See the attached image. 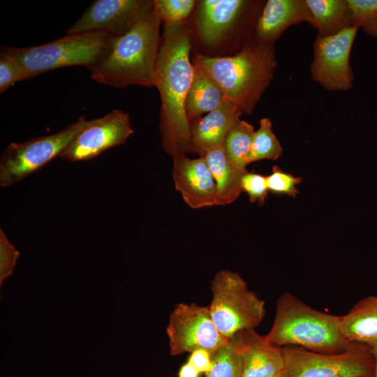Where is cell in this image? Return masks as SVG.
<instances>
[{"label": "cell", "instance_id": "d6986e66", "mask_svg": "<svg viewBox=\"0 0 377 377\" xmlns=\"http://www.w3.org/2000/svg\"><path fill=\"white\" fill-rule=\"evenodd\" d=\"M201 157L207 163L215 181L217 205L233 202L242 192V178L247 170L236 165L223 145L208 150Z\"/></svg>", "mask_w": 377, "mask_h": 377}, {"label": "cell", "instance_id": "836d02e7", "mask_svg": "<svg viewBox=\"0 0 377 377\" xmlns=\"http://www.w3.org/2000/svg\"><path fill=\"white\" fill-rule=\"evenodd\" d=\"M273 377H288V374H287L286 371L285 369L283 371L281 372L280 374H277V375H276V376H274Z\"/></svg>", "mask_w": 377, "mask_h": 377}, {"label": "cell", "instance_id": "484cf974", "mask_svg": "<svg viewBox=\"0 0 377 377\" xmlns=\"http://www.w3.org/2000/svg\"><path fill=\"white\" fill-rule=\"evenodd\" d=\"M353 24L377 38V0H347Z\"/></svg>", "mask_w": 377, "mask_h": 377}, {"label": "cell", "instance_id": "9a60e30c", "mask_svg": "<svg viewBox=\"0 0 377 377\" xmlns=\"http://www.w3.org/2000/svg\"><path fill=\"white\" fill-rule=\"evenodd\" d=\"M242 356V377H273L285 370L283 348L267 341L255 329L241 331L232 337Z\"/></svg>", "mask_w": 377, "mask_h": 377}, {"label": "cell", "instance_id": "e575fe53", "mask_svg": "<svg viewBox=\"0 0 377 377\" xmlns=\"http://www.w3.org/2000/svg\"><path fill=\"white\" fill-rule=\"evenodd\" d=\"M10 377H17V376H10Z\"/></svg>", "mask_w": 377, "mask_h": 377}, {"label": "cell", "instance_id": "7c38bea8", "mask_svg": "<svg viewBox=\"0 0 377 377\" xmlns=\"http://www.w3.org/2000/svg\"><path fill=\"white\" fill-rule=\"evenodd\" d=\"M153 9L151 0H96L66 33L100 31L120 36L128 32Z\"/></svg>", "mask_w": 377, "mask_h": 377}, {"label": "cell", "instance_id": "f546056e", "mask_svg": "<svg viewBox=\"0 0 377 377\" xmlns=\"http://www.w3.org/2000/svg\"><path fill=\"white\" fill-rule=\"evenodd\" d=\"M19 251L8 239L3 230L0 229V285L13 272Z\"/></svg>", "mask_w": 377, "mask_h": 377}, {"label": "cell", "instance_id": "7a4b0ae2", "mask_svg": "<svg viewBox=\"0 0 377 377\" xmlns=\"http://www.w3.org/2000/svg\"><path fill=\"white\" fill-rule=\"evenodd\" d=\"M274 50V45L253 39L232 56L197 54L194 65L217 84L226 99L242 114H251L274 77L277 65Z\"/></svg>", "mask_w": 377, "mask_h": 377}, {"label": "cell", "instance_id": "603a6c76", "mask_svg": "<svg viewBox=\"0 0 377 377\" xmlns=\"http://www.w3.org/2000/svg\"><path fill=\"white\" fill-rule=\"evenodd\" d=\"M282 154V147L272 131V124L269 118L260 120V126L255 131L250 152L248 156L249 163L261 161L278 159Z\"/></svg>", "mask_w": 377, "mask_h": 377}, {"label": "cell", "instance_id": "5bb4252c", "mask_svg": "<svg viewBox=\"0 0 377 377\" xmlns=\"http://www.w3.org/2000/svg\"><path fill=\"white\" fill-rule=\"evenodd\" d=\"M172 177L175 188L193 209L217 205L216 185L202 157L190 158L185 154L173 156Z\"/></svg>", "mask_w": 377, "mask_h": 377}, {"label": "cell", "instance_id": "6da1fadb", "mask_svg": "<svg viewBox=\"0 0 377 377\" xmlns=\"http://www.w3.org/2000/svg\"><path fill=\"white\" fill-rule=\"evenodd\" d=\"M191 31L187 22L165 24L155 68L154 86L160 94V129L165 151L172 157L193 152L185 99L194 66L190 61Z\"/></svg>", "mask_w": 377, "mask_h": 377}, {"label": "cell", "instance_id": "44dd1931", "mask_svg": "<svg viewBox=\"0 0 377 377\" xmlns=\"http://www.w3.org/2000/svg\"><path fill=\"white\" fill-rule=\"evenodd\" d=\"M306 3L311 15L310 24L318 36H333L355 27L347 0H306Z\"/></svg>", "mask_w": 377, "mask_h": 377}, {"label": "cell", "instance_id": "d4e9b609", "mask_svg": "<svg viewBox=\"0 0 377 377\" xmlns=\"http://www.w3.org/2000/svg\"><path fill=\"white\" fill-rule=\"evenodd\" d=\"M197 1L195 0H154V8L165 24L186 22Z\"/></svg>", "mask_w": 377, "mask_h": 377}, {"label": "cell", "instance_id": "ba28073f", "mask_svg": "<svg viewBox=\"0 0 377 377\" xmlns=\"http://www.w3.org/2000/svg\"><path fill=\"white\" fill-rule=\"evenodd\" d=\"M288 377H374L371 348L354 343L339 353H322L295 346L283 347Z\"/></svg>", "mask_w": 377, "mask_h": 377}, {"label": "cell", "instance_id": "8fae6325", "mask_svg": "<svg viewBox=\"0 0 377 377\" xmlns=\"http://www.w3.org/2000/svg\"><path fill=\"white\" fill-rule=\"evenodd\" d=\"M263 1L245 0H202L197 1L195 26L205 45L220 43L237 26L256 28Z\"/></svg>", "mask_w": 377, "mask_h": 377}, {"label": "cell", "instance_id": "d6a6232c", "mask_svg": "<svg viewBox=\"0 0 377 377\" xmlns=\"http://www.w3.org/2000/svg\"><path fill=\"white\" fill-rule=\"evenodd\" d=\"M371 353L374 358V377H377V347L371 349Z\"/></svg>", "mask_w": 377, "mask_h": 377}, {"label": "cell", "instance_id": "9c48e42d", "mask_svg": "<svg viewBox=\"0 0 377 377\" xmlns=\"http://www.w3.org/2000/svg\"><path fill=\"white\" fill-rule=\"evenodd\" d=\"M170 353L179 355L197 349L213 354L228 339L218 330L209 306L179 303L170 313L166 327Z\"/></svg>", "mask_w": 377, "mask_h": 377}, {"label": "cell", "instance_id": "2e32d148", "mask_svg": "<svg viewBox=\"0 0 377 377\" xmlns=\"http://www.w3.org/2000/svg\"><path fill=\"white\" fill-rule=\"evenodd\" d=\"M311 15L306 0H268L258 17L254 40L274 45L290 27L302 22L311 23Z\"/></svg>", "mask_w": 377, "mask_h": 377}, {"label": "cell", "instance_id": "cb8c5ba5", "mask_svg": "<svg viewBox=\"0 0 377 377\" xmlns=\"http://www.w3.org/2000/svg\"><path fill=\"white\" fill-rule=\"evenodd\" d=\"M242 353L230 338L212 354V365L206 377H242Z\"/></svg>", "mask_w": 377, "mask_h": 377}, {"label": "cell", "instance_id": "7402d4cb", "mask_svg": "<svg viewBox=\"0 0 377 377\" xmlns=\"http://www.w3.org/2000/svg\"><path fill=\"white\" fill-rule=\"evenodd\" d=\"M255 131L251 124L238 120L225 137L223 148L232 162L242 169L249 164L250 152Z\"/></svg>", "mask_w": 377, "mask_h": 377}, {"label": "cell", "instance_id": "30bf717a", "mask_svg": "<svg viewBox=\"0 0 377 377\" xmlns=\"http://www.w3.org/2000/svg\"><path fill=\"white\" fill-rule=\"evenodd\" d=\"M359 27L347 28L327 37L317 36L313 43L311 75L327 90L346 91L353 86L350 54Z\"/></svg>", "mask_w": 377, "mask_h": 377}, {"label": "cell", "instance_id": "8992f818", "mask_svg": "<svg viewBox=\"0 0 377 377\" xmlns=\"http://www.w3.org/2000/svg\"><path fill=\"white\" fill-rule=\"evenodd\" d=\"M212 299L209 305L213 321L227 339L237 333L255 329L265 314V302L237 272H218L211 283Z\"/></svg>", "mask_w": 377, "mask_h": 377}, {"label": "cell", "instance_id": "4fadbf2b", "mask_svg": "<svg viewBox=\"0 0 377 377\" xmlns=\"http://www.w3.org/2000/svg\"><path fill=\"white\" fill-rule=\"evenodd\" d=\"M133 133L128 114L112 110L103 117L93 119L59 157L71 162L89 161L124 144Z\"/></svg>", "mask_w": 377, "mask_h": 377}, {"label": "cell", "instance_id": "3957f363", "mask_svg": "<svg viewBox=\"0 0 377 377\" xmlns=\"http://www.w3.org/2000/svg\"><path fill=\"white\" fill-rule=\"evenodd\" d=\"M161 21L154 8L128 32L114 37L105 57L89 68L91 77L115 88L154 87Z\"/></svg>", "mask_w": 377, "mask_h": 377}, {"label": "cell", "instance_id": "4dcf8cb0", "mask_svg": "<svg viewBox=\"0 0 377 377\" xmlns=\"http://www.w3.org/2000/svg\"><path fill=\"white\" fill-rule=\"evenodd\" d=\"M200 374L209 372L212 365V354L205 349H197L191 353L188 361Z\"/></svg>", "mask_w": 377, "mask_h": 377}, {"label": "cell", "instance_id": "1f68e13d", "mask_svg": "<svg viewBox=\"0 0 377 377\" xmlns=\"http://www.w3.org/2000/svg\"><path fill=\"white\" fill-rule=\"evenodd\" d=\"M200 374L199 371L187 362L181 367L178 377H199Z\"/></svg>", "mask_w": 377, "mask_h": 377}, {"label": "cell", "instance_id": "83f0119b", "mask_svg": "<svg viewBox=\"0 0 377 377\" xmlns=\"http://www.w3.org/2000/svg\"><path fill=\"white\" fill-rule=\"evenodd\" d=\"M27 80L19 62L3 47L0 52V93L5 92L12 84Z\"/></svg>", "mask_w": 377, "mask_h": 377}, {"label": "cell", "instance_id": "ffe728a7", "mask_svg": "<svg viewBox=\"0 0 377 377\" xmlns=\"http://www.w3.org/2000/svg\"><path fill=\"white\" fill-rule=\"evenodd\" d=\"M193 66V80L184 104L188 121L217 109L226 100L217 84L203 70Z\"/></svg>", "mask_w": 377, "mask_h": 377}, {"label": "cell", "instance_id": "e0dca14e", "mask_svg": "<svg viewBox=\"0 0 377 377\" xmlns=\"http://www.w3.org/2000/svg\"><path fill=\"white\" fill-rule=\"evenodd\" d=\"M242 113L230 101L225 100L217 109L202 117L189 121L193 152L201 157L206 151L223 145L232 126L239 120Z\"/></svg>", "mask_w": 377, "mask_h": 377}, {"label": "cell", "instance_id": "277c9868", "mask_svg": "<svg viewBox=\"0 0 377 377\" xmlns=\"http://www.w3.org/2000/svg\"><path fill=\"white\" fill-rule=\"evenodd\" d=\"M275 312L272 326L265 335L267 341L273 345L339 353L354 344L342 334L340 316L317 310L290 293L279 297Z\"/></svg>", "mask_w": 377, "mask_h": 377}, {"label": "cell", "instance_id": "ac0fdd59", "mask_svg": "<svg viewBox=\"0 0 377 377\" xmlns=\"http://www.w3.org/2000/svg\"><path fill=\"white\" fill-rule=\"evenodd\" d=\"M340 327L349 343L371 350L377 347V295L360 300L346 314L340 316Z\"/></svg>", "mask_w": 377, "mask_h": 377}, {"label": "cell", "instance_id": "4316f807", "mask_svg": "<svg viewBox=\"0 0 377 377\" xmlns=\"http://www.w3.org/2000/svg\"><path fill=\"white\" fill-rule=\"evenodd\" d=\"M302 181V177L286 172L277 165L274 166L272 173L267 176L269 191L276 194L286 195L290 197H296L298 193L297 186Z\"/></svg>", "mask_w": 377, "mask_h": 377}, {"label": "cell", "instance_id": "f1b7e54d", "mask_svg": "<svg viewBox=\"0 0 377 377\" xmlns=\"http://www.w3.org/2000/svg\"><path fill=\"white\" fill-rule=\"evenodd\" d=\"M242 189L247 193L251 202L263 205L268 195L267 176L246 172L242 178Z\"/></svg>", "mask_w": 377, "mask_h": 377}, {"label": "cell", "instance_id": "52a82bcc", "mask_svg": "<svg viewBox=\"0 0 377 377\" xmlns=\"http://www.w3.org/2000/svg\"><path fill=\"white\" fill-rule=\"evenodd\" d=\"M92 120L82 115L56 133L8 145L0 157V186H12L60 156Z\"/></svg>", "mask_w": 377, "mask_h": 377}, {"label": "cell", "instance_id": "5b68a950", "mask_svg": "<svg viewBox=\"0 0 377 377\" xmlns=\"http://www.w3.org/2000/svg\"><path fill=\"white\" fill-rule=\"evenodd\" d=\"M114 37L92 31L68 34L38 46L3 48L19 62L27 80L66 66H82L89 69L105 57Z\"/></svg>", "mask_w": 377, "mask_h": 377}]
</instances>
